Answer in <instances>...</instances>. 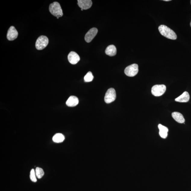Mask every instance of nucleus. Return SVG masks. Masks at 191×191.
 <instances>
[{
	"label": "nucleus",
	"mask_w": 191,
	"mask_h": 191,
	"mask_svg": "<svg viewBox=\"0 0 191 191\" xmlns=\"http://www.w3.org/2000/svg\"><path fill=\"white\" fill-rule=\"evenodd\" d=\"M158 127L159 129V133L160 137L163 139H166L168 136V129L167 127L162 125L161 124L158 125Z\"/></svg>",
	"instance_id": "ddd939ff"
},
{
	"label": "nucleus",
	"mask_w": 191,
	"mask_h": 191,
	"mask_svg": "<svg viewBox=\"0 0 191 191\" xmlns=\"http://www.w3.org/2000/svg\"><path fill=\"white\" fill-rule=\"evenodd\" d=\"M50 13L54 17H56L58 19L61 17L63 15L62 10L60 4L58 2H55L51 4L49 7Z\"/></svg>",
	"instance_id": "f03ea898"
},
{
	"label": "nucleus",
	"mask_w": 191,
	"mask_h": 191,
	"mask_svg": "<svg viewBox=\"0 0 191 191\" xmlns=\"http://www.w3.org/2000/svg\"><path fill=\"white\" fill-rule=\"evenodd\" d=\"M64 135L60 133L55 134L52 138L53 141L56 143H61L64 141Z\"/></svg>",
	"instance_id": "dca6fc26"
},
{
	"label": "nucleus",
	"mask_w": 191,
	"mask_h": 191,
	"mask_svg": "<svg viewBox=\"0 0 191 191\" xmlns=\"http://www.w3.org/2000/svg\"><path fill=\"white\" fill-rule=\"evenodd\" d=\"M49 43V39L48 37L44 36H39L36 40V47L38 50H42L45 48Z\"/></svg>",
	"instance_id": "7ed1b4c3"
},
{
	"label": "nucleus",
	"mask_w": 191,
	"mask_h": 191,
	"mask_svg": "<svg viewBox=\"0 0 191 191\" xmlns=\"http://www.w3.org/2000/svg\"><path fill=\"white\" fill-rule=\"evenodd\" d=\"M190 3H191V2H190Z\"/></svg>",
	"instance_id": "4be33fe9"
},
{
	"label": "nucleus",
	"mask_w": 191,
	"mask_h": 191,
	"mask_svg": "<svg viewBox=\"0 0 191 191\" xmlns=\"http://www.w3.org/2000/svg\"><path fill=\"white\" fill-rule=\"evenodd\" d=\"M79 103V99L76 96H71L67 101L66 104L68 107H74L76 106Z\"/></svg>",
	"instance_id": "9b49d317"
},
{
	"label": "nucleus",
	"mask_w": 191,
	"mask_h": 191,
	"mask_svg": "<svg viewBox=\"0 0 191 191\" xmlns=\"http://www.w3.org/2000/svg\"><path fill=\"white\" fill-rule=\"evenodd\" d=\"M172 117L178 123L182 124L184 123L185 119L182 114L178 112H174L172 114Z\"/></svg>",
	"instance_id": "4468645a"
},
{
	"label": "nucleus",
	"mask_w": 191,
	"mask_h": 191,
	"mask_svg": "<svg viewBox=\"0 0 191 191\" xmlns=\"http://www.w3.org/2000/svg\"><path fill=\"white\" fill-rule=\"evenodd\" d=\"M164 1H166V2H168V1H171V0H164Z\"/></svg>",
	"instance_id": "aec40b11"
},
{
	"label": "nucleus",
	"mask_w": 191,
	"mask_h": 191,
	"mask_svg": "<svg viewBox=\"0 0 191 191\" xmlns=\"http://www.w3.org/2000/svg\"><path fill=\"white\" fill-rule=\"evenodd\" d=\"M139 72V66L136 64H133L127 67L124 70L127 76L133 77L136 75Z\"/></svg>",
	"instance_id": "39448f33"
},
{
	"label": "nucleus",
	"mask_w": 191,
	"mask_h": 191,
	"mask_svg": "<svg viewBox=\"0 0 191 191\" xmlns=\"http://www.w3.org/2000/svg\"><path fill=\"white\" fill-rule=\"evenodd\" d=\"M18 36V33L17 30L14 26H11L8 30L7 34L8 39L10 41H12L16 39Z\"/></svg>",
	"instance_id": "6e6552de"
},
{
	"label": "nucleus",
	"mask_w": 191,
	"mask_h": 191,
	"mask_svg": "<svg viewBox=\"0 0 191 191\" xmlns=\"http://www.w3.org/2000/svg\"><path fill=\"white\" fill-rule=\"evenodd\" d=\"M68 59L69 62L73 64H76L80 60V58L79 55L74 52H71L69 53Z\"/></svg>",
	"instance_id": "1a4fd4ad"
},
{
	"label": "nucleus",
	"mask_w": 191,
	"mask_h": 191,
	"mask_svg": "<svg viewBox=\"0 0 191 191\" xmlns=\"http://www.w3.org/2000/svg\"><path fill=\"white\" fill-rule=\"evenodd\" d=\"M190 99V96L189 93L185 91L180 95L179 97H177L175 99L176 102H187L189 101Z\"/></svg>",
	"instance_id": "f8f14e48"
},
{
	"label": "nucleus",
	"mask_w": 191,
	"mask_h": 191,
	"mask_svg": "<svg viewBox=\"0 0 191 191\" xmlns=\"http://www.w3.org/2000/svg\"><path fill=\"white\" fill-rule=\"evenodd\" d=\"M158 29L160 34L166 38L172 40H176L177 38L176 34L173 30L165 25H160Z\"/></svg>",
	"instance_id": "f257e3e1"
},
{
	"label": "nucleus",
	"mask_w": 191,
	"mask_h": 191,
	"mask_svg": "<svg viewBox=\"0 0 191 191\" xmlns=\"http://www.w3.org/2000/svg\"><path fill=\"white\" fill-rule=\"evenodd\" d=\"M117 49L113 45H111L107 47L105 50V53L108 55L113 56L117 54Z\"/></svg>",
	"instance_id": "2eb2a0df"
},
{
	"label": "nucleus",
	"mask_w": 191,
	"mask_h": 191,
	"mask_svg": "<svg viewBox=\"0 0 191 191\" xmlns=\"http://www.w3.org/2000/svg\"><path fill=\"white\" fill-rule=\"evenodd\" d=\"M190 26H191V21L190 23Z\"/></svg>",
	"instance_id": "412c9836"
},
{
	"label": "nucleus",
	"mask_w": 191,
	"mask_h": 191,
	"mask_svg": "<svg viewBox=\"0 0 191 191\" xmlns=\"http://www.w3.org/2000/svg\"><path fill=\"white\" fill-rule=\"evenodd\" d=\"M30 180H31L32 182H36V181H37L35 171V170H34L33 169H32L31 171H30Z\"/></svg>",
	"instance_id": "6ab92c4d"
},
{
	"label": "nucleus",
	"mask_w": 191,
	"mask_h": 191,
	"mask_svg": "<svg viewBox=\"0 0 191 191\" xmlns=\"http://www.w3.org/2000/svg\"><path fill=\"white\" fill-rule=\"evenodd\" d=\"M166 89V86L164 85H154L152 88V94L156 97L161 96L165 92Z\"/></svg>",
	"instance_id": "20e7f679"
},
{
	"label": "nucleus",
	"mask_w": 191,
	"mask_h": 191,
	"mask_svg": "<svg viewBox=\"0 0 191 191\" xmlns=\"http://www.w3.org/2000/svg\"><path fill=\"white\" fill-rule=\"evenodd\" d=\"M78 5L81 9L87 10L90 8L92 2L91 0H78Z\"/></svg>",
	"instance_id": "9d476101"
},
{
	"label": "nucleus",
	"mask_w": 191,
	"mask_h": 191,
	"mask_svg": "<svg viewBox=\"0 0 191 191\" xmlns=\"http://www.w3.org/2000/svg\"><path fill=\"white\" fill-rule=\"evenodd\" d=\"M98 33V30L96 28H93L89 30L85 36V41L90 42L93 39Z\"/></svg>",
	"instance_id": "0eeeda50"
},
{
	"label": "nucleus",
	"mask_w": 191,
	"mask_h": 191,
	"mask_svg": "<svg viewBox=\"0 0 191 191\" xmlns=\"http://www.w3.org/2000/svg\"><path fill=\"white\" fill-rule=\"evenodd\" d=\"M116 98V93L114 89L111 88L108 89L105 93V101L107 103L113 102Z\"/></svg>",
	"instance_id": "423d86ee"
},
{
	"label": "nucleus",
	"mask_w": 191,
	"mask_h": 191,
	"mask_svg": "<svg viewBox=\"0 0 191 191\" xmlns=\"http://www.w3.org/2000/svg\"><path fill=\"white\" fill-rule=\"evenodd\" d=\"M94 78L93 75L91 72L87 73L84 77V80L85 82H89L92 81Z\"/></svg>",
	"instance_id": "a211bd4d"
},
{
	"label": "nucleus",
	"mask_w": 191,
	"mask_h": 191,
	"mask_svg": "<svg viewBox=\"0 0 191 191\" xmlns=\"http://www.w3.org/2000/svg\"><path fill=\"white\" fill-rule=\"evenodd\" d=\"M36 174V177L38 179L41 178L44 175V172L42 168H36L35 170Z\"/></svg>",
	"instance_id": "f3484780"
}]
</instances>
